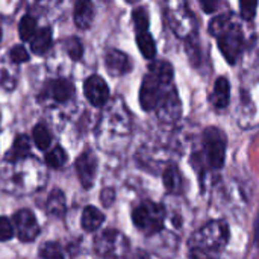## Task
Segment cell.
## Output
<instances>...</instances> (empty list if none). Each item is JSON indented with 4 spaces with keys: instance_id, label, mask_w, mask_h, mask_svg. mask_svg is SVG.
<instances>
[{
    "instance_id": "1",
    "label": "cell",
    "mask_w": 259,
    "mask_h": 259,
    "mask_svg": "<svg viewBox=\"0 0 259 259\" xmlns=\"http://www.w3.org/2000/svg\"><path fill=\"white\" fill-rule=\"evenodd\" d=\"M229 225L225 220H214L200 228L188 241L190 259H212L229 241Z\"/></svg>"
},
{
    "instance_id": "2",
    "label": "cell",
    "mask_w": 259,
    "mask_h": 259,
    "mask_svg": "<svg viewBox=\"0 0 259 259\" xmlns=\"http://www.w3.org/2000/svg\"><path fill=\"white\" fill-rule=\"evenodd\" d=\"M209 33L217 38L219 49L226 61L234 65L244 47V35L241 27L232 21L231 14H220L209 23Z\"/></svg>"
},
{
    "instance_id": "3",
    "label": "cell",
    "mask_w": 259,
    "mask_h": 259,
    "mask_svg": "<svg viewBox=\"0 0 259 259\" xmlns=\"http://www.w3.org/2000/svg\"><path fill=\"white\" fill-rule=\"evenodd\" d=\"M131 132V115L123 102V99L112 100L111 106L103 112L99 127H97V141L105 135L111 140L118 137H127Z\"/></svg>"
},
{
    "instance_id": "4",
    "label": "cell",
    "mask_w": 259,
    "mask_h": 259,
    "mask_svg": "<svg viewBox=\"0 0 259 259\" xmlns=\"http://www.w3.org/2000/svg\"><path fill=\"white\" fill-rule=\"evenodd\" d=\"M132 222L138 231L146 235H155L162 231L165 222V208L152 200L141 202L132 212Z\"/></svg>"
},
{
    "instance_id": "5",
    "label": "cell",
    "mask_w": 259,
    "mask_h": 259,
    "mask_svg": "<svg viewBox=\"0 0 259 259\" xmlns=\"http://www.w3.org/2000/svg\"><path fill=\"white\" fill-rule=\"evenodd\" d=\"M226 144L228 138L222 129L211 126L203 131V152L206 162L211 168L220 170L226 161Z\"/></svg>"
},
{
    "instance_id": "6",
    "label": "cell",
    "mask_w": 259,
    "mask_h": 259,
    "mask_svg": "<svg viewBox=\"0 0 259 259\" xmlns=\"http://www.w3.org/2000/svg\"><path fill=\"white\" fill-rule=\"evenodd\" d=\"M127 249H129L127 238L115 229L102 231L94 238V250L100 258L118 259L126 255Z\"/></svg>"
},
{
    "instance_id": "7",
    "label": "cell",
    "mask_w": 259,
    "mask_h": 259,
    "mask_svg": "<svg viewBox=\"0 0 259 259\" xmlns=\"http://www.w3.org/2000/svg\"><path fill=\"white\" fill-rule=\"evenodd\" d=\"M171 85L165 83L161 77H158L155 73L149 71L141 83V90H140V105L146 112L155 111L158 103L161 102V99L164 97L165 91L170 88Z\"/></svg>"
},
{
    "instance_id": "8",
    "label": "cell",
    "mask_w": 259,
    "mask_h": 259,
    "mask_svg": "<svg viewBox=\"0 0 259 259\" xmlns=\"http://www.w3.org/2000/svg\"><path fill=\"white\" fill-rule=\"evenodd\" d=\"M156 115L162 123H176L182 115V103L175 87H170L156 106Z\"/></svg>"
},
{
    "instance_id": "9",
    "label": "cell",
    "mask_w": 259,
    "mask_h": 259,
    "mask_svg": "<svg viewBox=\"0 0 259 259\" xmlns=\"http://www.w3.org/2000/svg\"><path fill=\"white\" fill-rule=\"evenodd\" d=\"M14 225L17 237L21 243H32L39 235V225L29 209H20L14 214Z\"/></svg>"
},
{
    "instance_id": "10",
    "label": "cell",
    "mask_w": 259,
    "mask_h": 259,
    "mask_svg": "<svg viewBox=\"0 0 259 259\" xmlns=\"http://www.w3.org/2000/svg\"><path fill=\"white\" fill-rule=\"evenodd\" d=\"M167 18L175 33L181 35V38H187L194 30V17L184 3L175 5V11H167Z\"/></svg>"
},
{
    "instance_id": "11",
    "label": "cell",
    "mask_w": 259,
    "mask_h": 259,
    "mask_svg": "<svg viewBox=\"0 0 259 259\" xmlns=\"http://www.w3.org/2000/svg\"><path fill=\"white\" fill-rule=\"evenodd\" d=\"M97 158L91 150H85L79 155V158L74 162L77 178L85 190H90L94 185L96 176H97Z\"/></svg>"
},
{
    "instance_id": "12",
    "label": "cell",
    "mask_w": 259,
    "mask_h": 259,
    "mask_svg": "<svg viewBox=\"0 0 259 259\" xmlns=\"http://www.w3.org/2000/svg\"><path fill=\"white\" fill-rule=\"evenodd\" d=\"M83 91H85V97L88 99V102L96 108L105 106L109 100V88L105 79L97 74H93L85 79Z\"/></svg>"
},
{
    "instance_id": "13",
    "label": "cell",
    "mask_w": 259,
    "mask_h": 259,
    "mask_svg": "<svg viewBox=\"0 0 259 259\" xmlns=\"http://www.w3.org/2000/svg\"><path fill=\"white\" fill-rule=\"evenodd\" d=\"M74 94V85L67 79H55L47 83L41 97H47L55 103H65Z\"/></svg>"
},
{
    "instance_id": "14",
    "label": "cell",
    "mask_w": 259,
    "mask_h": 259,
    "mask_svg": "<svg viewBox=\"0 0 259 259\" xmlns=\"http://www.w3.org/2000/svg\"><path fill=\"white\" fill-rule=\"evenodd\" d=\"M105 67L112 76H123L132 70V61L126 53L109 49L105 55Z\"/></svg>"
},
{
    "instance_id": "15",
    "label": "cell",
    "mask_w": 259,
    "mask_h": 259,
    "mask_svg": "<svg viewBox=\"0 0 259 259\" xmlns=\"http://www.w3.org/2000/svg\"><path fill=\"white\" fill-rule=\"evenodd\" d=\"M231 102V83L228 80V77L220 76L217 77L215 83H214V90L211 94V103L215 109H225L228 108Z\"/></svg>"
},
{
    "instance_id": "16",
    "label": "cell",
    "mask_w": 259,
    "mask_h": 259,
    "mask_svg": "<svg viewBox=\"0 0 259 259\" xmlns=\"http://www.w3.org/2000/svg\"><path fill=\"white\" fill-rule=\"evenodd\" d=\"M74 24L85 30L90 29L94 20V5L88 0H80L74 6Z\"/></svg>"
},
{
    "instance_id": "17",
    "label": "cell",
    "mask_w": 259,
    "mask_h": 259,
    "mask_svg": "<svg viewBox=\"0 0 259 259\" xmlns=\"http://www.w3.org/2000/svg\"><path fill=\"white\" fill-rule=\"evenodd\" d=\"M53 44V32L50 27H42L39 30H36V33L33 35V38L30 39V50L32 53L42 56L46 55Z\"/></svg>"
},
{
    "instance_id": "18",
    "label": "cell",
    "mask_w": 259,
    "mask_h": 259,
    "mask_svg": "<svg viewBox=\"0 0 259 259\" xmlns=\"http://www.w3.org/2000/svg\"><path fill=\"white\" fill-rule=\"evenodd\" d=\"M164 187L170 194L179 196L184 193V178L176 165H168L162 173Z\"/></svg>"
},
{
    "instance_id": "19",
    "label": "cell",
    "mask_w": 259,
    "mask_h": 259,
    "mask_svg": "<svg viewBox=\"0 0 259 259\" xmlns=\"http://www.w3.org/2000/svg\"><path fill=\"white\" fill-rule=\"evenodd\" d=\"M30 155V141L26 135H18L12 144V149L6 153V161L17 164Z\"/></svg>"
},
{
    "instance_id": "20",
    "label": "cell",
    "mask_w": 259,
    "mask_h": 259,
    "mask_svg": "<svg viewBox=\"0 0 259 259\" xmlns=\"http://www.w3.org/2000/svg\"><path fill=\"white\" fill-rule=\"evenodd\" d=\"M103 222H105V215L96 206L90 205L83 209L80 225H82V229L85 232H96L103 225Z\"/></svg>"
},
{
    "instance_id": "21",
    "label": "cell",
    "mask_w": 259,
    "mask_h": 259,
    "mask_svg": "<svg viewBox=\"0 0 259 259\" xmlns=\"http://www.w3.org/2000/svg\"><path fill=\"white\" fill-rule=\"evenodd\" d=\"M135 33H137V44H138V49H140L141 55L146 59L152 61L156 56V44H155V39H153L152 33L149 30L135 32Z\"/></svg>"
},
{
    "instance_id": "22",
    "label": "cell",
    "mask_w": 259,
    "mask_h": 259,
    "mask_svg": "<svg viewBox=\"0 0 259 259\" xmlns=\"http://www.w3.org/2000/svg\"><path fill=\"white\" fill-rule=\"evenodd\" d=\"M65 209H67L65 196L61 190L55 188L47 199V212L55 217H62L65 214Z\"/></svg>"
},
{
    "instance_id": "23",
    "label": "cell",
    "mask_w": 259,
    "mask_h": 259,
    "mask_svg": "<svg viewBox=\"0 0 259 259\" xmlns=\"http://www.w3.org/2000/svg\"><path fill=\"white\" fill-rule=\"evenodd\" d=\"M149 71L155 73L156 76H159L165 83L171 85L173 82V77H175V70H173V65L168 62V61H153L150 65H149Z\"/></svg>"
},
{
    "instance_id": "24",
    "label": "cell",
    "mask_w": 259,
    "mask_h": 259,
    "mask_svg": "<svg viewBox=\"0 0 259 259\" xmlns=\"http://www.w3.org/2000/svg\"><path fill=\"white\" fill-rule=\"evenodd\" d=\"M18 33L23 41H30L36 33V20L32 15H24L18 24Z\"/></svg>"
},
{
    "instance_id": "25",
    "label": "cell",
    "mask_w": 259,
    "mask_h": 259,
    "mask_svg": "<svg viewBox=\"0 0 259 259\" xmlns=\"http://www.w3.org/2000/svg\"><path fill=\"white\" fill-rule=\"evenodd\" d=\"M67 159H68V156H67L65 150L61 146H56V147H53L52 150H49L46 153V164L49 167H52V168H61V167H64L65 162H67Z\"/></svg>"
},
{
    "instance_id": "26",
    "label": "cell",
    "mask_w": 259,
    "mask_h": 259,
    "mask_svg": "<svg viewBox=\"0 0 259 259\" xmlns=\"http://www.w3.org/2000/svg\"><path fill=\"white\" fill-rule=\"evenodd\" d=\"M33 141L39 150H47L52 144V135L50 131L44 124H36L33 127Z\"/></svg>"
},
{
    "instance_id": "27",
    "label": "cell",
    "mask_w": 259,
    "mask_h": 259,
    "mask_svg": "<svg viewBox=\"0 0 259 259\" xmlns=\"http://www.w3.org/2000/svg\"><path fill=\"white\" fill-rule=\"evenodd\" d=\"M39 256L42 259H65L61 244L55 241H47L39 247Z\"/></svg>"
},
{
    "instance_id": "28",
    "label": "cell",
    "mask_w": 259,
    "mask_h": 259,
    "mask_svg": "<svg viewBox=\"0 0 259 259\" xmlns=\"http://www.w3.org/2000/svg\"><path fill=\"white\" fill-rule=\"evenodd\" d=\"M132 20L135 26V32L149 30V12L144 6H138L132 12Z\"/></svg>"
},
{
    "instance_id": "29",
    "label": "cell",
    "mask_w": 259,
    "mask_h": 259,
    "mask_svg": "<svg viewBox=\"0 0 259 259\" xmlns=\"http://www.w3.org/2000/svg\"><path fill=\"white\" fill-rule=\"evenodd\" d=\"M64 49L73 61H79L83 55V46H82L80 39L76 36H68L64 41Z\"/></svg>"
},
{
    "instance_id": "30",
    "label": "cell",
    "mask_w": 259,
    "mask_h": 259,
    "mask_svg": "<svg viewBox=\"0 0 259 259\" xmlns=\"http://www.w3.org/2000/svg\"><path fill=\"white\" fill-rule=\"evenodd\" d=\"M256 8H258V2H244V0L240 2V12L246 21H252L255 18Z\"/></svg>"
},
{
    "instance_id": "31",
    "label": "cell",
    "mask_w": 259,
    "mask_h": 259,
    "mask_svg": "<svg viewBox=\"0 0 259 259\" xmlns=\"http://www.w3.org/2000/svg\"><path fill=\"white\" fill-rule=\"evenodd\" d=\"M14 237V228L8 217H0V241H9Z\"/></svg>"
},
{
    "instance_id": "32",
    "label": "cell",
    "mask_w": 259,
    "mask_h": 259,
    "mask_svg": "<svg viewBox=\"0 0 259 259\" xmlns=\"http://www.w3.org/2000/svg\"><path fill=\"white\" fill-rule=\"evenodd\" d=\"M9 56H11L12 62H15V64H21V62L29 61V53L24 49V46H14L9 52Z\"/></svg>"
},
{
    "instance_id": "33",
    "label": "cell",
    "mask_w": 259,
    "mask_h": 259,
    "mask_svg": "<svg viewBox=\"0 0 259 259\" xmlns=\"http://www.w3.org/2000/svg\"><path fill=\"white\" fill-rule=\"evenodd\" d=\"M114 200H115V191H114L112 188H105V190L102 191V194H100V202H102V205L106 206V208H109V206L114 203Z\"/></svg>"
},
{
    "instance_id": "34",
    "label": "cell",
    "mask_w": 259,
    "mask_h": 259,
    "mask_svg": "<svg viewBox=\"0 0 259 259\" xmlns=\"http://www.w3.org/2000/svg\"><path fill=\"white\" fill-rule=\"evenodd\" d=\"M200 6H202V9L206 12V14H212V12H217V8L220 6V2H217V0H211V2H206V0H202L200 2Z\"/></svg>"
},
{
    "instance_id": "35",
    "label": "cell",
    "mask_w": 259,
    "mask_h": 259,
    "mask_svg": "<svg viewBox=\"0 0 259 259\" xmlns=\"http://www.w3.org/2000/svg\"><path fill=\"white\" fill-rule=\"evenodd\" d=\"M255 232H253V235H255V244L259 247V212H258V217H256V220H255Z\"/></svg>"
},
{
    "instance_id": "36",
    "label": "cell",
    "mask_w": 259,
    "mask_h": 259,
    "mask_svg": "<svg viewBox=\"0 0 259 259\" xmlns=\"http://www.w3.org/2000/svg\"><path fill=\"white\" fill-rule=\"evenodd\" d=\"M0 41H2V26H0Z\"/></svg>"
}]
</instances>
